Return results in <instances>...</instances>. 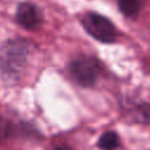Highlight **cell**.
Wrapping results in <instances>:
<instances>
[{
    "label": "cell",
    "mask_w": 150,
    "mask_h": 150,
    "mask_svg": "<svg viewBox=\"0 0 150 150\" xmlns=\"http://www.w3.org/2000/svg\"><path fill=\"white\" fill-rule=\"evenodd\" d=\"M120 145V138L118 135L114 131H107L104 132L98 141V148L102 150H115Z\"/></svg>",
    "instance_id": "5"
},
{
    "label": "cell",
    "mask_w": 150,
    "mask_h": 150,
    "mask_svg": "<svg viewBox=\"0 0 150 150\" xmlns=\"http://www.w3.org/2000/svg\"><path fill=\"white\" fill-rule=\"evenodd\" d=\"M82 25L89 35L101 42L111 43L117 38V30L112 22L101 14L87 13L82 18Z\"/></svg>",
    "instance_id": "3"
},
{
    "label": "cell",
    "mask_w": 150,
    "mask_h": 150,
    "mask_svg": "<svg viewBox=\"0 0 150 150\" xmlns=\"http://www.w3.org/2000/svg\"><path fill=\"white\" fill-rule=\"evenodd\" d=\"M28 55V45L23 41H9L0 49V68L7 75H15L23 69Z\"/></svg>",
    "instance_id": "1"
},
{
    "label": "cell",
    "mask_w": 150,
    "mask_h": 150,
    "mask_svg": "<svg viewBox=\"0 0 150 150\" xmlns=\"http://www.w3.org/2000/svg\"><path fill=\"white\" fill-rule=\"evenodd\" d=\"M118 7L125 16L131 18L139 12L142 7V0H118Z\"/></svg>",
    "instance_id": "6"
},
{
    "label": "cell",
    "mask_w": 150,
    "mask_h": 150,
    "mask_svg": "<svg viewBox=\"0 0 150 150\" xmlns=\"http://www.w3.org/2000/svg\"><path fill=\"white\" fill-rule=\"evenodd\" d=\"M70 77L82 87H90L96 83L100 75V63L89 56H80L73 60L68 67Z\"/></svg>",
    "instance_id": "2"
},
{
    "label": "cell",
    "mask_w": 150,
    "mask_h": 150,
    "mask_svg": "<svg viewBox=\"0 0 150 150\" xmlns=\"http://www.w3.org/2000/svg\"><path fill=\"white\" fill-rule=\"evenodd\" d=\"M57 150H68V149H63V148H60V149H57Z\"/></svg>",
    "instance_id": "8"
},
{
    "label": "cell",
    "mask_w": 150,
    "mask_h": 150,
    "mask_svg": "<svg viewBox=\"0 0 150 150\" xmlns=\"http://www.w3.org/2000/svg\"><path fill=\"white\" fill-rule=\"evenodd\" d=\"M135 120L150 124V104H142L135 109Z\"/></svg>",
    "instance_id": "7"
},
{
    "label": "cell",
    "mask_w": 150,
    "mask_h": 150,
    "mask_svg": "<svg viewBox=\"0 0 150 150\" xmlns=\"http://www.w3.org/2000/svg\"><path fill=\"white\" fill-rule=\"evenodd\" d=\"M16 21L21 27L34 30L40 27L42 22V15L34 4L22 2L16 9Z\"/></svg>",
    "instance_id": "4"
}]
</instances>
